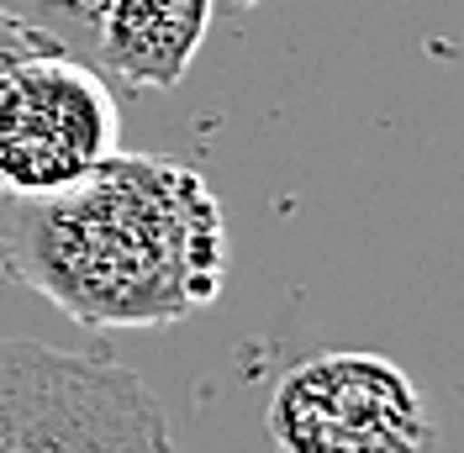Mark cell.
Returning a JSON list of instances; mask_svg holds the SVG:
<instances>
[{
	"mask_svg": "<svg viewBox=\"0 0 464 453\" xmlns=\"http://www.w3.org/2000/svg\"><path fill=\"white\" fill-rule=\"evenodd\" d=\"M0 280L80 327H169L222 295L227 217L190 164L111 153L53 196H0Z\"/></svg>",
	"mask_w": 464,
	"mask_h": 453,
	"instance_id": "cell-1",
	"label": "cell"
},
{
	"mask_svg": "<svg viewBox=\"0 0 464 453\" xmlns=\"http://www.w3.org/2000/svg\"><path fill=\"white\" fill-rule=\"evenodd\" d=\"M0 453H174V432L132 369L0 338Z\"/></svg>",
	"mask_w": 464,
	"mask_h": 453,
	"instance_id": "cell-2",
	"label": "cell"
},
{
	"mask_svg": "<svg viewBox=\"0 0 464 453\" xmlns=\"http://www.w3.org/2000/svg\"><path fill=\"white\" fill-rule=\"evenodd\" d=\"M121 153L111 80L63 48L0 69V196H53Z\"/></svg>",
	"mask_w": 464,
	"mask_h": 453,
	"instance_id": "cell-3",
	"label": "cell"
},
{
	"mask_svg": "<svg viewBox=\"0 0 464 453\" xmlns=\"http://www.w3.org/2000/svg\"><path fill=\"white\" fill-rule=\"evenodd\" d=\"M275 453H438L428 400L385 353H317L275 385L269 411Z\"/></svg>",
	"mask_w": 464,
	"mask_h": 453,
	"instance_id": "cell-4",
	"label": "cell"
},
{
	"mask_svg": "<svg viewBox=\"0 0 464 453\" xmlns=\"http://www.w3.org/2000/svg\"><path fill=\"white\" fill-rule=\"evenodd\" d=\"M217 0H106L95 69L127 90H169L201 53Z\"/></svg>",
	"mask_w": 464,
	"mask_h": 453,
	"instance_id": "cell-5",
	"label": "cell"
},
{
	"mask_svg": "<svg viewBox=\"0 0 464 453\" xmlns=\"http://www.w3.org/2000/svg\"><path fill=\"white\" fill-rule=\"evenodd\" d=\"M0 11L16 16L22 27H32L37 37H48L53 48L95 63V43H101L106 0H0Z\"/></svg>",
	"mask_w": 464,
	"mask_h": 453,
	"instance_id": "cell-6",
	"label": "cell"
},
{
	"mask_svg": "<svg viewBox=\"0 0 464 453\" xmlns=\"http://www.w3.org/2000/svg\"><path fill=\"white\" fill-rule=\"evenodd\" d=\"M37 48H53L48 37H37L32 27H22L16 16H5L0 11V69L5 63H16V58H27V53H37Z\"/></svg>",
	"mask_w": 464,
	"mask_h": 453,
	"instance_id": "cell-7",
	"label": "cell"
},
{
	"mask_svg": "<svg viewBox=\"0 0 464 453\" xmlns=\"http://www.w3.org/2000/svg\"><path fill=\"white\" fill-rule=\"evenodd\" d=\"M232 5H259V0H232Z\"/></svg>",
	"mask_w": 464,
	"mask_h": 453,
	"instance_id": "cell-8",
	"label": "cell"
}]
</instances>
